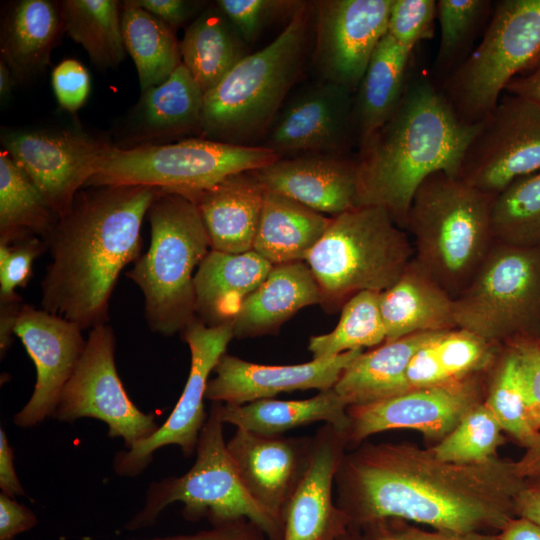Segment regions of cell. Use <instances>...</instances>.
Instances as JSON below:
<instances>
[{
	"instance_id": "obj_1",
	"label": "cell",
	"mask_w": 540,
	"mask_h": 540,
	"mask_svg": "<svg viewBox=\"0 0 540 540\" xmlns=\"http://www.w3.org/2000/svg\"><path fill=\"white\" fill-rule=\"evenodd\" d=\"M525 484L510 459L460 464L439 459L431 448L366 441L346 451L335 476L336 504L358 530L393 518L496 534L516 517L515 499Z\"/></svg>"
},
{
	"instance_id": "obj_2",
	"label": "cell",
	"mask_w": 540,
	"mask_h": 540,
	"mask_svg": "<svg viewBox=\"0 0 540 540\" xmlns=\"http://www.w3.org/2000/svg\"><path fill=\"white\" fill-rule=\"evenodd\" d=\"M157 189L87 186L45 240L50 262L41 281L42 309L82 330L106 324L118 277L140 257L141 227Z\"/></svg>"
},
{
	"instance_id": "obj_3",
	"label": "cell",
	"mask_w": 540,
	"mask_h": 540,
	"mask_svg": "<svg viewBox=\"0 0 540 540\" xmlns=\"http://www.w3.org/2000/svg\"><path fill=\"white\" fill-rule=\"evenodd\" d=\"M480 125L464 122L431 76L412 77L390 119L358 144L357 207H382L404 229L418 187L436 172L458 177Z\"/></svg>"
},
{
	"instance_id": "obj_4",
	"label": "cell",
	"mask_w": 540,
	"mask_h": 540,
	"mask_svg": "<svg viewBox=\"0 0 540 540\" xmlns=\"http://www.w3.org/2000/svg\"><path fill=\"white\" fill-rule=\"evenodd\" d=\"M494 199L445 172L427 177L413 196L404 227L414 238L413 259L453 298L495 243Z\"/></svg>"
},
{
	"instance_id": "obj_5",
	"label": "cell",
	"mask_w": 540,
	"mask_h": 540,
	"mask_svg": "<svg viewBox=\"0 0 540 540\" xmlns=\"http://www.w3.org/2000/svg\"><path fill=\"white\" fill-rule=\"evenodd\" d=\"M311 16L303 2L273 41L204 94L202 138L242 145L269 128L301 72Z\"/></svg>"
},
{
	"instance_id": "obj_6",
	"label": "cell",
	"mask_w": 540,
	"mask_h": 540,
	"mask_svg": "<svg viewBox=\"0 0 540 540\" xmlns=\"http://www.w3.org/2000/svg\"><path fill=\"white\" fill-rule=\"evenodd\" d=\"M150 247L126 273L142 291L148 327L182 333L195 319V269L211 250L199 210L190 198L161 191L146 215Z\"/></svg>"
},
{
	"instance_id": "obj_7",
	"label": "cell",
	"mask_w": 540,
	"mask_h": 540,
	"mask_svg": "<svg viewBox=\"0 0 540 540\" xmlns=\"http://www.w3.org/2000/svg\"><path fill=\"white\" fill-rule=\"evenodd\" d=\"M414 256L404 229L388 211L360 206L332 217L307 256L327 309L342 307L363 292L381 293L393 286Z\"/></svg>"
},
{
	"instance_id": "obj_8",
	"label": "cell",
	"mask_w": 540,
	"mask_h": 540,
	"mask_svg": "<svg viewBox=\"0 0 540 540\" xmlns=\"http://www.w3.org/2000/svg\"><path fill=\"white\" fill-rule=\"evenodd\" d=\"M219 405L212 402L193 466L179 477L151 483L143 508L125 529L153 526L167 506L181 502L182 515L188 521L206 518L212 526H220L245 519L257 525L268 540L281 539V520L253 499L239 476L224 439Z\"/></svg>"
},
{
	"instance_id": "obj_9",
	"label": "cell",
	"mask_w": 540,
	"mask_h": 540,
	"mask_svg": "<svg viewBox=\"0 0 540 540\" xmlns=\"http://www.w3.org/2000/svg\"><path fill=\"white\" fill-rule=\"evenodd\" d=\"M457 327L498 347L540 342V247L495 241L454 298Z\"/></svg>"
},
{
	"instance_id": "obj_10",
	"label": "cell",
	"mask_w": 540,
	"mask_h": 540,
	"mask_svg": "<svg viewBox=\"0 0 540 540\" xmlns=\"http://www.w3.org/2000/svg\"><path fill=\"white\" fill-rule=\"evenodd\" d=\"M281 158L269 148L188 138L129 149L114 147L87 186L139 185L192 199L224 178Z\"/></svg>"
},
{
	"instance_id": "obj_11",
	"label": "cell",
	"mask_w": 540,
	"mask_h": 540,
	"mask_svg": "<svg viewBox=\"0 0 540 540\" xmlns=\"http://www.w3.org/2000/svg\"><path fill=\"white\" fill-rule=\"evenodd\" d=\"M540 51V0L495 2L479 44L439 85L458 116L483 121Z\"/></svg>"
},
{
	"instance_id": "obj_12",
	"label": "cell",
	"mask_w": 540,
	"mask_h": 540,
	"mask_svg": "<svg viewBox=\"0 0 540 540\" xmlns=\"http://www.w3.org/2000/svg\"><path fill=\"white\" fill-rule=\"evenodd\" d=\"M4 150L40 190L58 217L107 163L114 143L81 128L10 130Z\"/></svg>"
},
{
	"instance_id": "obj_13",
	"label": "cell",
	"mask_w": 540,
	"mask_h": 540,
	"mask_svg": "<svg viewBox=\"0 0 540 540\" xmlns=\"http://www.w3.org/2000/svg\"><path fill=\"white\" fill-rule=\"evenodd\" d=\"M115 335L106 324L91 329L85 349L67 382L53 417L74 422L90 417L103 421L110 437H121L125 449L149 438L159 425L130 400L115 365Z\"/></svg>"
},
{
	"instance_id": "obj_14",
	"label": "cell",
	"mask_w": 540,
	"mask_h": 540,
	"mask_svg": "<svg viewBox=\"0 0 540 540\" xmlns=\"http://www.w3.org/2000/svg\"><path fill=\"white\" fill-rule=\"evenodd\" d=\"M540 170V104L504 92L481 121L458 177L496 197L514 181Z\"/></svg>"
},
{
	"instance_id": "obj_15",
	"label": "cell",
	"mask_w": 540,
	"mask_h": 540,
	"mask_svg": "<svg viewBox=\"0 0 540 540\" xmlns=\"http://www.w3.org/2000/svg\"><path fill=\"white\" fill-rule=\"evenodd\" d=\"M490 371V370H489ZM489 371L443 385L410 389L377 402L348 406L347 449L374 434L413 429L437 443L447 436L475 405L485 399Z\"/></svg>"
},
{
	"instance_id": "obj_16",
	"label": "cell",
	"mask_w": 540,
	"mask_h": 540,
	"mask_svg": "<svg viewBox=\"0 0 540 540\" xmlns=\"http://www.w3.org/2000/svg\"><path fill=\"white\" fill-rule=\"evenodd\" d=\"M191 365L184 390L165 423L149 438L132 448L119 451L113 467L120 476H136L152 461L153 453L167 445L180 447L185 457L196 450L199 435L208 415L204 409L209 376L234 338L232 322L208 326L196 318L183 332Z\"/></svg>"
},
{
	"instance_id": "obj_17",
	"label": "cell",
	"mask_w": 540,
	"mask_h": 540,
	"mask_svg": "<svg viewBox=\"0 0 540 540\" xmlns=\"http://www.w3.org/2000/svg\"><path fill=\"white\" fill-rule=\"evenodd\" d=\"M314 3L315 66L323 80L355 93L374 50L387 34L392 0Z\"/></svg>"
},
{
	"instance_id": "obj_18",
	"label": "cell",
	"mask_w": 540,
	"mask_h": 540,
	"mask_svg": "<svg viewBox=\"0 0 540 540\" xmlns=\"http://www.w3.org/2000/svg\"><path fill=\"white\" fill-rule=\"evenodd\" d=\"M354 92L322 80L297 93L267 129L263 147L282 157L326 153L347 155L356 139Z\"/></svg>"
},
{
	"instance_id": "obj_19",
	"label": "cell",
	"mask_w": 540,
	"mask_h": 540,
	"mask_svg": "<svg viewBox=\"0 0 540 540\" xmlns=\"http://www.w3.org/2000/svg\"><path fill=\"white\" fill-rule=\"evenodd\" d=\"M82 331L76 324L42 308L22 305L15 335L35 364L36 383L29 401L15 414V425L33 427L54 416L85 349Z\"/></svg>"
},
{
	"instance_id": "obj_20",
	"label": "cell",
	"mask_w": 540,
	"mask_h": 540,
	"mask_svg": "<svg viewBox=\"0 0 540 540\" xmlns=\"http://www.w3.org/2000/svg\"><path fill=\"white\" fill-rule=\"evenodd\" d=\"M346 451L344 432L331 424L312 436L308 467L280 513V540H343L350 523L333 498V487Z\"/></svg>"
},
{
	"instance_id": "obj_21",
	"label": "cell",
	"mask_w": 540,
	"mask_h": 540,
	"mask_svg": "<svg viewBox=\"0 0 540 540\" xmlns=\"http://www.w3.org/2000/svg\"><path fill=\"white\" fill-rule=\"evenodd\" d=\"M364 350H351L292 365H264L224 354L215 366L205 398L212 402L242 405L270 399L283 392L334 388L344 369Z\"/></svg>"
},
{
	"instance_id": "obj_22",
	"label": "cell",
	"mask_w": 540,
	"mask_h": 540,
	"mask_svg": "<svg viewBox=\"0 0 540 540\" xmlns=\"http://www.w3.org/2000/svg\"><path fill=\"white\" fill-rule=\"evenodd\" d=\"M227 449L249 494L280 519L308 467L312 436H266L236 428Z\"/></svg>"
},
{
	"instance_id": "obj_23",
	"label": "cell",
	"mask_w": 540,
	"mask_h": 540,
	"mask_svg": "<svg viewBox=\"0 0 540 540\" xmlns=\"http://www.w3.org/2000/svg\"><path fill=\"white\" fill-rule=\"evenodd\" d=\"M253 173L266 190L323 214L334 217L357 207V162L348 155L282 157Z\"/></svg>"
},
{
	"instance_id": "obj_24",
	"label": "cell",
	"mask_w": 540,
	"mask_h": 540,
	"mask_svg": "<svg viewBox=\"0 0 540 540\" xmlns=\"http://www.w3.org/2000/svg\"><path fill=\"white\" fill-rule=\"evenodd\" d=\"M203 100L204 93L181 64L163 83L141 92L120 124L114 146L129 149L201 135Z\"/></svg>"
},
{
	"instance_id": "obj_25",
	"label": "cell",
	"mask_w": 540,
	"mask_h": 540,
	"mask_svg": "<svg viewBox=\"0 0 540 540\" xmlns=\"http://www.w3.org/2000/svg\"><path fill=\"white\" fill-rule=\"evenodd\" d=\"M264 194L265 188L253 171H246L224 178L191 199L201 215L211 250H253Z\"/></svg>"
},
{
	"instance_id": "obj_26",
	"label": "cell",
	"mask_w": 540,
	"mask_h": 540,
	"mask_svg": "<svg viewBox=\"0 0 540 540\" xmlns=\"http://www.w3.org/2000/svg\"><path fill=\"white\" fill-rule=\"evenodd\" d=\"M273 266L254 250H210L194 276L196 318L208 326L231 322Z\"/></svg>"
},
{
	"instance_id": "obj_27",
	"label": "cell",
	"mask_w": 540,
	"mask_h": 540,
	"mask_svg": "<svg viewBox=\"0 0 540 540\" xmlns=\"http://www.w3.org/2000/svg\"><path fill=\"white\" fill-rule=\"evenodd\" d=\"M386 341L457 328L454 298L413 258L397 282L380 293Z\"/></svg>"
},
{
	"instance_id": "obj_28",
	"label": "cell",
	"mask_w": 540,
	"mask_h": 540,
	"mask_svg": "<svg viewBox=\"0 0 540 540\" xmlns=\"http://www.w3.org/2000/svg\"><path fill=\"white\" fill-rule=\"evenodd\" d=\"M321 301V291L305 261L274 265L231 321L234 337L274 333L296 312Z\"/></svg>"
},
{
	"instance_id": "obj_29",
	"label": "cell",
	"mask_w": 540,
	"mask_h": 540,
	"mask_svg": "<svg viewBox=\"0 0 540 540\" xmlns=\"http://www.w3.org/2000/svg\"><path fill=\"white\" fill-rule=\"evenodd\" d=\"M64 31L59 2L20 0L6 12L1 26V59L16 81L26 82L49 64Z\"/></svg>"
},
{
	"instance_id": "obj_30",
	"label": "cell",
	"mask_w": 540,
	"mask_h": 540,
	"mask_svg": "<svg viewBox=\"0 0 540 540\" xmlns=\"http://www.w3.org/2000/svg\"><path fill=\"white\" fill-rule=\"evenodd\" d=\"M440 332L410 334L363 351L344 369L334 390L348 406L369 404L408 391L406 371L411 358Z\"/></svg>"
},
{
	"instance_id": "obj_31",
	"label": "cell",
	"mask_w": 540,
	"mask_h": 540,
	"mask_svg": "<svg viewBox=\"0 0 540 540\" xmlns=\"http://www.w3.org/2000/svg\"><path fill=\"white\" fill-rule=\"evenodd\" d=\"M501 349L459 327L442 331L411 358L406 371L409 390L485 373L491 369Z\"/></svg>"
},
{
	"instance_id": "obj_32",
	"label": "cell",
	"mask_w": 540,
	"mask_h": 540,
	"mask_svg": "<svg viewBox=\"0 0 540 540\" xmlns=\"http://www.w3.org/2000/svg\"><path fill=\"white\" fill-rule=\"evenodd\" d=\"M332 217L266 190L253 250L273 265L305 261Z\"/></svg>"
},
{
	"instance_id": "obj_33",
	"label": "cell",
	"mask_w": 540,
	"mask_h": 540,
	"mask_svg": "<svg viewBox=\"0 0 540 540\" xmlns=\"http://www.w3.org/2000/svg\"><path fill=\"white\" fill-rule=\"evenodd\" d=\"M412 53L388 34L378 43L354 93L358 144L380 129L397 109L407 85Z\"/></svg>"
},
{
	"instance_id": "obj_34",
	"label": "cell",
	"mask_w": 540,
	"mask_h": 540,
	"mask_svg": "<svg viewBox=\"0 0 540 540\" xmlns=\"http://www.w3.org/2000/svg\"><path fill=\"white\" fill-rule=\"evenodd\" d=\"M347 403L334 388L301 400L261 399L242 405L221 403V420L257 434L279 436L290 429L323 421L345 432Z\"/></svg>"
},
{
	"instance_id": "obj_35",
	"label": "cell",
	"mask_w": 540,
	"mask_h": 540,
	"mask_svg": "<svg viewBox=\"0 0 540 540\" xmlns=\"http://www.w3.org/2000/svg\"><path fill=\"white\" fill-rule=\"evenodd\" d=\"M180 52L182 64L204 94L247 55L246 43L215 3L186 28Z\"/></svg>"
},
{
	"instance_id": "obj_36",
	"label": "cell",
	"mask_w": 540,
	"mask_h": 540,
	"mask_svg": "<svg viewBox=\"0 0 540 540\" xmlns=\"http://www.w3.org/2000/svg\"><path fill=\"white\" fill-rule=\"evenodd\" d=\"M126 52L136 66L140 90L160 85L182 64L175 31L134 0L121 4Z\"/></svg>"
},
{
	"instance_id": "obj_37",
	"label": "cell",
	"mask_w": 540,
	"mask_h": 540,
	"mask_svg": "<svg viewBox=\"0 0 540 540\" xmlns=\"http://www.w3.org/2000/svg\"><path fill=\"white\" fill-rule=\"evenodd\" d=\"M58 218L36 185L10 155L2 150L0 244H12L35 237L45 241Z\"/></svg>"
},
{
	"instance_id": "obj_38",
	"label": "cell",
	"mask_w": 540,
	"mask_h": 540,
	"mask_svg": "<svg viewBox=\"0 0 540 540\" xmlns=\"http://www.w3.org/2000/svg\"><path fill=\"white\" fill-rule=\"evenodd\" d=\"M121 4L115 0L59 2L65 33L85 49L98 69L116 68L125 59Z\"/></svg>"
},
{
	"instance_id": "obj_39",
	"label": "cell",
	"mask_w": 540,
	"mask_h": 540,
	"mask_svg": "<svg viewBox=\"0 0 540 540\" xmlns=\"http://www.w3.org/2000/svg\"><path fill=\"white\" fill-rule=\"evenodd\" d=\"M379 296L378 292L363 291L351 297L342 306L340 319L331 332L310 337L308 350L313 359L374 348L384 343L386 331Z\"/></svg>"
},
{
	"instance_id": "obj_40",
	"label": "cell",
	"mask_w": 540,
	"mask_h": 540,
	"mask_svg": "<svg viewBox=\"0 0 540 540\" xmlns=\"http://www.w3.org/2000/svg\"><path fill=\"white\" fill-rule=\"evenodd\" d=\"M494 8L490 0H438L440 43L433 66V80L440 85L471 52L482 26Z\"/></svg>"
},
{
	"instance_id": "obj_41",
	"label": "cell",
	"mask_w": 540,
	"mask_h": 540,
	"mask_svg": "<svg viewBox=\"0 0 540 540\" xmlns=\"http://www.w3.org/2000/svg\"><path fill=\"white\" fill-rule=\"evenodd\" d=\"M492 226L495 241L540 247V170L514 181L495 197Z\"/></svg>"
},
{
	"instance_id": "obj_42",
	"label": "cell",
	"mask_w": 540,
	"mask_h": 540,
	"mask_svg": "<svg viewBox=\"0 0 540 540\" xmlns=\"http://www.w3.org/2000/svg\"><path fill=\"white\" fill-rule=\"evenodd\" d=\"M484 403L517 445L527 449L533 444L540 432L528 421L516 357L509 347L501 349L489 371Z\"/></svg>"
},
{
	"instance_id": "obj_43",
	"label": "cell",
	"mask_w": 540,
	"mask_h": 540,
	"mask_svg": "<svg viewBox=\"0 0 540 540\" xmlns=\"http://www.w3.org/2000/svg\"><path fill=\"white\" fill-rule=\"evenodd\" d=\"M503 433L495 415L483 401L471 408L431 449L439 459L447 462L482 463L498 457L497 451L505 443Z\"/></svg>"
},
{
	"instance_id": "obj_44",
	"label": "cell",
	"mask_w": 540,
	"mask_h": 540,
	"mask_svg": "<svg viewBox=\"0 0 540 540\" xmlns=\"http://www.w3.org/2000/svg\"><path fill=\"white\" fill-rule=\"evenodd\" d=\"M215 5L228 18L246 45L254 42L273 20L292 16L303 1L217 0Z\"/></svg>"
},
{
	"instance_id": "obj_45",
	"label": "cell",
	"mask_w": 540,
	"mask_h": 540,
	"mask_svg": "<svg viewBox=\"0 0 540 540\" xmlns=\"http://www.w3.org/2000/svg\"><path fill=\"white\" fill-rule=\"evenodd\" d=\"M436 0H392L387 34L401 46L414 50L434 35Z\"/></svg>"
},
{
	"instance_id": "obj_46",
	"label": "cell",
	"mask_w": 540,
	"mask_h": 540,
	"mask_svg": "<svg viewBox=\"0 0 540 540\" xmlns=\"http://www.w3.org/2000/svg\"><path fill=\"white\" fill-rule=\"evenodd\" d=\"M45 249L46 242L36 237L0 244V303L20 298L16 288L27 285L32 276L33 263Z\"/></svg>"
},
{
	"instance_id": "obj_47",
	"label": "cell",
	"mask_w": 540,
	"mask_h": 540,
	"mask_svg": "<svg viewBox=\"0 0 540 540\" xmlns=\"http://www.w3.org/2000/svg\"><path fill=\"white\" fill-rule=\"evenodd\" d=\"M361 540H498L487 532L427 530L400 519H382L359 529Z\"/></svg>"
},
{
	"instance_id": "obj_48",
	"label": "cell",
	"mask_w": 540,
	"mask_h": 540,
	"mask_svg": "<svg viewBox=\"0 0 540 540\" xmlns=\"http://www.w3.org/2000/svg\"><path fill=\"white\" fill-rule=\"evenodd\" d=\"M509 348L516 357L528 421L535 431L540 432V342L525 341Z\"/></svg>"
},
{
	"instance_id": "obj_49",
	"label": "cell",
	"mask_w": 540,
	"mask_h": 540,
	"mask_svg": "<svg viewBox=\"0 0 540 540\" xmlns=\"http://www.w3.org/2000/svg\"><path fill=\"white\" fill-rule=\"evenodd\" d=\"M52 86L60 107L75 114L90 92V76L79 61L64 59L52 71Z\"/></svg>"
},
{
	"instance_id": "obj_50",
	"label": "cell",
	"mask_w": 540,
	"mask_h": 540,
	"mask_svg": "<svg viewBox=\"0 0 540 540\" xmlns=\"http://www.w3.org/2000/svg\"><path fill=\"white\" fill-rule=\"evenodd\" d=\"M134 2L163 21L174 31L192 23L208 6L195 0H134Z\"/></svg>"
},
{
	"instance_id": "obj_51",
	"label": "cell",
	"mask_w": 540,
	"mask_h": 540,
	"mask_svg": "<svg viewBox=\"0 0 540 540\" xmlns=\"http://www.w3.org/2000/svg\"><path fill=\"white\" fill-rule=\"evenodd\" d=\"M145 540H268L264 532L249 520L212 526L192 534H179Z\"/></svg>"
},
{
	"instance_id": "obj_52",
	"label": "cell",
	"mask_w": 540,
	"mask_h": 540,
	"mask_svg": "<svg viewBox=\"0 0 540 540\" xmlns=\"http://www.w3.org/2000/svg\"><path fill=\"white\" fill-rule=\"evenodd\" d=\"M37 522V516L32 510L1 493L0 540H13L18 534L34 528Z\"/></svg>"
},
{
	"instance_id": "obj_53",
	"label": "cell",
	"mask_w": 540,
	"mask_h": 540,
	"mask_svg": "<svg viewBox=\"0 0 540 540\" xmlns=\"http://www.w3.org/2000/svg\"><path fill=\"white\" fill-rule=\"evenodd\" d=\"M0 488L2 493L14 498L25 494L14 467V454L5 431L0 429Z\"/></svg>"
},
{
	"instance_id": "obj_54",
	"label": "cell",
	"mask_w": 540,
	"mask_h": 540,
	"mask_svg": "<svg viewBox=\"0 0 540 540\" xmlns=\"http://www.w3.org/2000/svg\"><path fill=\"white\" fill-rule=\"evenodd\" d=\"M516 517L540 525V481H526L515 499Z\"/></svg>"
},
{
	"instance_id": "obj_55",
	"label": "cell",
	"mask_w": 540,
	"mask_h": 540,
	"mask_svg": "<svg viewBox=\"0 0 540 540\" xmlns=\"http://www.w3.org/2000/svg\"><path fill=\"white\" fill-rule=\"evenodd\" d=\"M23 304L21 298L0 303V351L2 358L13 342L16 321Z\"/></svg>"
},
{
	"instance_id": "obj_56",
	"label": "cell",
	"mask_w": 540,
	"mask_h": 540,
	"mask_svg": "<svg viewBox=\"0 0 540 540\" xmlns=\"http://www.w3.org/2000/svg\"><path fill=\"white\" fill-rule=\"evenodd\" d=\"M505 92L540 104V68L514 77Z\"/></svg>"
},
{
	"instance_id": "obj_57",
	"label": "cell",
	"mask_w": 540,
	"mask_h": 540,
	"mask_svg": "<svg viewBox=\"0 0 540 540\" xmlns=\"http://www.w3.org/2000/svg\"><path fill=\"white\" fill-rule=\"evenodd\" d=\"M496 534L498 540H540V525L515 517Z\"/></svg>"
},
{
	"instance_id": "obj_58",
	"label": "cell",
	"mask_w": 540,
	"mask_h": 540,
	"mask_svg": "<svg viewBox=\"0 0 540 540\" xmlns=\"http://www.w3.org/2000/svg\"><path fill=\"white\" fill-rule=\"evenodd\" d=\"M516 465L520 476L526 481H540V433L533 444L525 449Z\"/></svg>"
},
{
	"instance_id": "obj_59",
	"label": "cell",
	"mask_w": 540,
	"mask_h": 540,
	"mask_svg": "<svg viewBox=\"0 0 540 540\" xmlns=\"http://www.w3.org/2000/svg\"><path fill=\"white\" fill-rule=\"evenodd\" d=\"M16 79L7 63L0 60V97L2 101L7 100L9 97Z\"/></svg>"
},
{
	"instance_id": "obj_60",
	"label": "cell",
	"mask_w": 540,
	"mask_h": 540,
	"mask_svg": "<svg viewBox=\"0 0 540 540\" xmlns=\"http://www.w3.org/2000/svg\"><path fill=\"white\" fill-rule=\"evenodd\" d=\"M537 68H540V51L534 57V59L530 62V64L527 66L526 70L522 74L528 73Z\"/></svg>"
},
{
	"instance_id": "obj_61",
	"label": "cell",
	"mask_w": 540,
	"mask_h": 540,
	"mask_svg": "<svg viewBox=\"0 0 540 540\" xmlns=\"http://www.w3.org/2000/svg\"><path fill=\"white\" fill-rule=\"evenodd\" d=\"M343 540H361L360 531L358 529L350 528Z\"/></svg>"
}]
</instances>
